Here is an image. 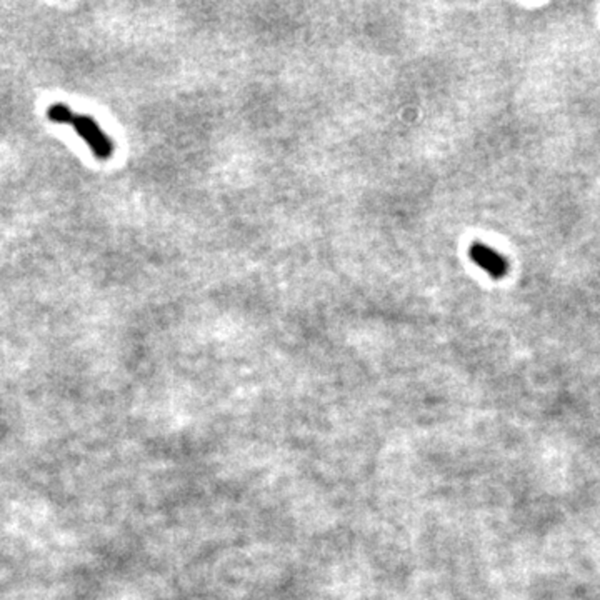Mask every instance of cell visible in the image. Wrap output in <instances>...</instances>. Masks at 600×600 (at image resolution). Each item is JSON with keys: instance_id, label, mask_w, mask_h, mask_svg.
<instances>
[{"instance_id": "cell-1", "label": "cell", "mask_w": 600, "mask_h": 600, "mask_svg": "<svg viewBox=\"0 0 600 600\" xmlns=\"http://www.w3.org/2000/svg\"><path fill=\"white\" fill-rule=\"evenodd\" d=\"M49 119L59 123H69L75 129V132L89 143V147L97 155L99 159H109L114 152V143L112 140L103 134L102 129L99 127V123L95 122L92 117L87 115H77L74 114L69 107L63 106V103H54L47 110Z\"/></svg>"}, {"instance_id": "cell-2", "label": "cell", "mask_w": 600, "mask_h": 600, "mask_svg": "<svg viewBox=\"0 0 600 600\" xmlns=\"http://www.w3.org/2000/svg\"><path fill=\"white\" fill-rule=\"evenodd\" d=\"M470 259L474 260L477 266L482 267L483 270L489 272L494 279H502L507 274V263L497 252H494L489 247L482 246V243H474L470 247Z\"/></svg>"}]
</instances>
